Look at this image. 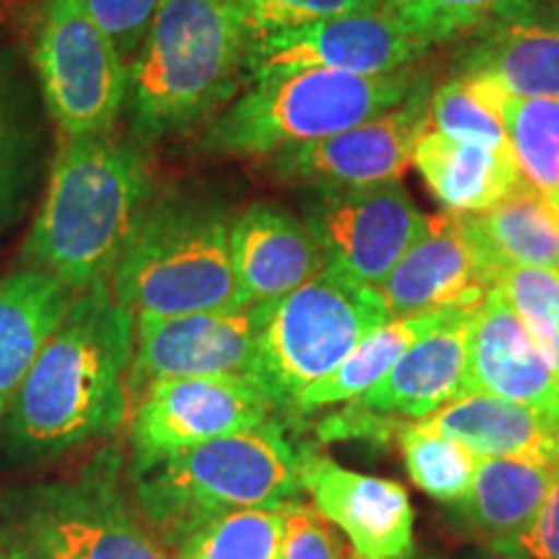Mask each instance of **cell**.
<instances>
[{"mask_svg":"<svg viewBox=\"0 0 559 559\" xmlns=\"http://www.w3.org/2000/svg\"><path fill=\"white\" fill-rule=\"evenodd\" d=\"M132 349L135 313L109 283L75 293L0 419L5 461L47 464L117 436L130 417Z\"/></svg>","mask_w":559,"mask_h":559,"instance_id":"1","label":"cell"},{"mask_svg":"<svg viewBox=\"0 0 559 559\" xmlns=\"http://www.w3.org/2000/svg\"><path fill=\"white\" fill-rule=\"evenodd\" d=\"M153 205L143 153L109 135L66 138L24 241L26 267L73 293L109 283Z\"/></svg>","mask_w":559,"mask_h":559,"instance_id":"2","label":"cell"},{"mask_svg":"<svg viewBox=\"0 0 559 559\" xmlns=\"http://www.w3.org/2000/svg\"><path fill=\"white\" fill-rule=\"evenodd\" d=\"M311 445L275 415L257 428L223 436L124 469L130 498L171 551L210 519L241 508H280L304 492L300 472Z\"/></svg>","mask_w":559,"mask_h":559,"instance_id":"3","label":"cell"},{"mask_svg":"<svg viewBox=\"0 0 559 559\" xmlns=\"http://www.w3.org/2000/svg\"><path fill=\"white\" fill-rule=\"evenodd\" d=\"M128 456L104 445L68 477L0 498V559H177L130 498Z\"/></svg>","mask_w":559,"mask_h":559,"instance_id":"4","label":"cell"},{"mask_svg":"<svg viewBox=\"0 0 559 559\" xmlns=\"http://www.w3.org/2000/svg\"><path fill=\"white\" fill-rule=\"evenodd\" d=\"M249 47L236 0H166L130 68L138 135L164 138L218 109L247 68Z\"/></svg>","mask_w":559,"mask_h":559,"instance_id":"5","label":"cell"},{"mask_svg":"<svg viewBox=\"0 0 559 559\" xmlns=\"http://www.w3.org/2000/svg\"><path fill=\"white\" fill-rule=\"evenodd\" d=\"M228 234L230 221L221 210L185 200L153 202L111 272V296L135 317L249 306L236 283Z\"/></svg>","mask_w":559,"mask_h":559,"instance_id":"6","label":"cell"},{"mask_svg":"<svg viewBox=\"0 0 559 559\" xmlns=\"http://www.w3.org/2000/svg\"><path fill=\"white\" fill-rule=\"evenodd\" d=\"M412 91L407 73L355 75L324 68L277 70L254 79L247 94L207 132V148L275 156L319 143L400 107Z\"/></svg>","mask_w":559,"mask_h":559,"instance_id":"7","label":"cell"},{"mask_svg":"<svg viewBox=\"0 0 559 559\" xmlns=\"http://www.w3.org/2000/svg\"><path fill=\"white\" fill-rule=\"evenodd\" d=\"M389 319L379 290L326 264L317 277L272 304L254 379L285 415L300 391L326 379Z\"/></svg>","mask_w":559,"mask_h":559,"instance_id":"8","label":"cell"},{"mask_svg":"<svg viewBox=\"0 0 559 559\" xmlns=\"http://www.w3.org/2000/svg\"><path fill=\"white\" fill-rule=\"evenodd\" d=\"M41 99L66 138L107 135L128 104L130 70L86 0H45L32 37Z\"/></svg>","mask_w":559,"mask_h":559,"instance_id":"9","label":"cell"},{"mask_svg":"<svg viewBox=\"0 0 559 559\" xmlns=\"http://www.w3.org/2000/svg\"><path fill=\"white\" fill-rule=\"evenodd\" d=\"M283 415L254 376L158 379L130 407V461H151Z\"/></svg>","mask_w":559,"mask_h":559,"instance_id":"10","label":"cell"},{"mask_svg":"<svg viewBox=\"0 0 559 559\" xmlns=\"http://www.w3.org/2000/svg\"><path fill=\"white\" fill-rule=\"evenodd\" d=\"M272 304L228 311L135 317V349L128 373L130 407L158 379L192 376H254L257 349Z\"/></svg>","mask_w":559,"mask_h":559,"instance_id":"11","label":"cell"},{"mask_svg":"<svg viewBox=\"0 0 559 559\" xmlns=\"http://www.w3.org/2000/svg\"><path fill=\"white\" fill-rule=\"evenodd\" d=\"M306 226L324 249L326 264L379 288L423 236L428 215L400 181L360 190H317L306 202Z\"/></svg>","mask_w":559,"mask_h":559,"instance_id":"12","label":"cell"},{"mask_svg":"<svg viewBox=\"0 0 559 559\" xmlns=\"http://www.w3.org/2000/svg\"><path fill=\"white\" fill-rule=\"evenodd\" d=\"M430 41L412 32L389 5L340 13L298 29L251 39L247 68L254 79L277 70L324 68L355 75L400 73Z\"/></svg>","mask_w":559,"mask_h":559,"instance_id":"13","label":"cell"},{"mask_svg":"<svg viewBox=\"0 0 559 559\" xmlns=\"http://www.w3.org/2000/svg\"><path fill=\"white\" fill-rule=\"evenodd\" d=\"M500 272L474 239L466 215L428 218L423 236L379 285L391 319L479 309Z\"/></svg>","mask_w":559,"mask_h":559,"instance_id":"14","label":"cell"},{"mask_svg":"<svg viewBox=\"0 0 559 559\" xmlns=\"http://www.w3.org/2000/svg\"><path fill=\"white\" fill-rule=\"evenodd\" d=\"M430 128V104L423 94L373 120L355 124L319 143L275 153V169L285 179L313 190H360L400 181L412 164L419 135Z\"/></svg>","mask_w":559,"mask_h":559,"instance_id":"15","label":"cell"},{"mask_svg":"<svg viewBox=\"0 0 559 559\" xmlns=\"http://www.w3.org/2000/svg\"><path fill=\"white\" fill-rule=\"evenodd\" d=\"M313 508L340 528L362 559H396L415 549V510L400 481L345 469L309 449L300 472Z\"/></svg>","mask_w":559,"mask_h":559,"instance_id":"16","label":"cell"},{"mask_svg":"<svg viewBox=\"0 0 559 559\" xmlns=\"http://www.w3.org/2000/svg\"><path fill=\"white\" fill-rule=\"evenodd\" d=\"M469 391L523 404L559 423L557 373L500 285L474 311L464 373V394Z\"/></svg>","mask_w":559,"mask_h":559,"instance_id":"17","label":"cell"},{"mask_svg":"<svg viewBox=\"0 0 559 559\" xmlns=\"http://www.w3.org/2000/svg\"><path fill=\"white\" fill-rule=\"evenodd\" d=\"M230 262L247 304H267L298 290L326 267L317 236L288 210L251 205L230 221Z\"/></svg>","mask_w":559,"mask_h":559,"instance_id":"18","label":"cell"},{"mask_svg":"<svg viewBox=\"0 0 559 559\" xmlns=\"http://www.w3.org/2000/svg\"><path fill=\"white\" fill-rule=\"evenodd\" d=\"M474 311L477 309L445 313L436 330L419 337L396 360L386 379L353 402L386 417L423 419L464 394L466 345Z\"/></svg>","mask_w":559,"mask_h":559,"instance_id":"19","label":"cell"},{"mask_svg":"<svg viewBox=\"0 0 559 559\" xmlns=\"http://www.w3.org/2000/svg\"><path fill=\"white\" fill-rule=\"evenodd\" d=\"M415 423L459 440L481 459H521L547 466L559 459V423L481 391L461 394Z\"/></svg>","mask_w":559,"mask_h":559,"instance_id":"20","label":"cell"},{"mask_svg":"<svg viewBox=\"0 0 559 559\" xmlns=\"http://www.w3.org/2000/svg\"><path fill=\"white\" fill-rule=\"evenodd\" d=\"M75 293L50 272L24 267L0 277V419Z\"/></svg>","mask_w":559,"mask_h":559,"instance_id":"21","label":"cell"},{"mask_svg":"<svg viewBox=\"0 0 559 559\" xmlns=\"http://www.w3.org/2000/svg\"><path fill=\"white\" fill-rule=\"evenodd\" d=\"M412 164L445 213H485L513 190L519 164L513 151H498L428 128L419 135Z\"/></svg>","mask_w":559,"mask_h":559,"instance_id":"22","label":"cell"},{"mask_svg":"<svg viewBox=\"0 0 559 559\" xmlns=\"http://www.w3.org/2000/svg\"><path fill=\"white\" fill-rule=\"evenodd\" d=\"M555 466L521 459H481L466 498L456 502V519L487 547L521 539L539 519Z\"/></svg>","mask_w":559,"mask_h":559,"instance_id":"23","label":"cell"},{"mask_svg":"<svg viewBox=\"0 0 559 559\" xmlns=\"http://www.w3.org/2000/svg\"><path fill=\"white\" fill-rule=\"evenodd\" d=\"M466 221L500 275L510 267L559 272V205L526 179L519 177L506 198Z\"/></svg>","mask_w":559,"mask_h":559,"instance_id":"24","label":"cell"},{"mask_svg":"<svg viewBox=\"0 0 559 559\" xmlns=\"http://www.w3.org/2000/svg\"><path fill=\"white\" fill-rule=\"evenodd\" d=\"M449 311L438 313H419V317H400L389 319L379 330H373L366 340L360 342L326 379H321L311 386H306L293 400L290 409L285 415L298 419L311 412L334 407L360 400L368 394L376 383L386 379V373L396 366L407 349L415 345L419 337H425L430 330H436Z\"/></svg>","mask_w":559,"mask_h":559,"instance_id":"25","label":"cell"},{"mask_svg":"<svg viewBox=\"0 0 559 559\" xmlns=\"http://www.w3.org/2000/svg\"><path fill=\"white\" fill-rule=\"evenodd\" d=\"M469 73L519 99H559V26H508L479 47Z\"/></svg>","mask_w":559,"mask_h":559,"instance_id":"26","label":"cell"},{"mask_svg":"<svg viewBox=\"0 0 559 559\" xmlns=\"http://www.w3.org/2000/svg\"><path fill=\"white\" fill-rule=\"evenodd\" d=\"M508 96L500 83L469 73L466 79L451 81L436 91L430 102V128L449 138L513 151L506 128Z\"/></svg>","mask_w":559,"mask_h":559,"instance_id":"27","label":"cell"},{"mask_svg":"<svg viewBox=\"0 0 559 559\" xmlns=\"http://www.w3.org/2000/svg\"><path fill=\"white\" fill-rule=\"evenodd\" d=\"M396 438L409 479L432 500L456 506L466 498L477 477L481 456L464 443L440 432L425 430L415 419H400Z\"/></svg>","mask_w":559,"mask_h":559,"instance_id":"28","label":"cell"},{"mask_svg":"<svg viewBox=\"0 0 559 559\" xmlns=\"http://www.w3.org/2000/svg\"><path fill=\"white\" fill-rule=\"evenodd\" d=\"M283 506L241 508L210 519L174 549L177 559H280Z\"/></svg>","mask_w":559,"mask_h":559,"instance_id":"29","label":"cell"},{"mask_svg":"<svg viewBox=\"0 0 559 559\" xmlns=\"http://www.w3.org/2000/svg\"><path fill=\"white\" fill-rule=\"evenodd\" d=\"M506 128L521 179L559 205V99H506Z\"/></svg>","mask_w":559,"mask_h":559,"instance_id":"30","label":"cell"},{"mask_svg":"<svg viewBox=\"0 0 559 559\" xmlns=\"http://www.w3.org/2000/svg\"><path fill=\"white\" fill-rule=\"evenodd\" d=\"M498 285L559 379V275L536 267H510Z\"/></svg>","mask_w":559,"mask_h":559,"instance_id":"31","label":"cell"},{"mask_svg":"<svg viewBox=\"0 0 559 559\" xmlns=\"http://www.w3.org/2000/svg\"><path fill=\"white\" fill-rule=\"evenodd\" d=\"M236 5L243 13L251 39H260L340 13L383 9L389 0H236Z\"/></svg>","mask_w":559,"mask_h":559,"instance_id":"32","label":"cell"},{"mask_svg":"<svg viewBox=\"0 0 559 559\" xmlns=\"http://www.w3.org/2000/svg\"><path fill=\"white\" fill-rule=\"evenodd\" d=\"M29 160V128L11 58L0 52V210L16 194Z\"/></svg>","mask_w":559,"mask_h":559,"instance_id":"33","label":"cell"},{"mask_svg":"<svg viewBox=\"0 0 559 559\" xmlns=\"http://www.w3.org/2000/svg\"><path fill=\"white\" fill-rule=\"evenodd\" d=\"M498 3L500 0H389V9L432 45L472 29Z\"/></svg>","mask_w":559,"mask_h":559,"instance_id":"34","label":"cell"},{"mask_svg":"<svg viewBox=\"0 0 559 559\" xmlns=\"http://www.w3.org/2000/svg\"><path fill=\"white\" fill-rule=\"evenodd\" d=\"M280 559H349L347 544L313 506L290 500L283 506Z\"/></svg>","mask_w":559,"mask_h":559,"instance_id":"35","label":"cell"},{"mask_svg":"<svg viewBox=\"0 0 559 559\" xmlns=\"http://www.w3.org/2000/svg\"><path fill=\"white\" fill-rule=\"evenodd\" d=\"M164 3L166 0H86V9L122 58H132L143 47Z\"/></svg>","mask_w":559,"mask_h":559,"instance_id":"36","label":"cell"},{"mask_svg":"<svg viewBox=\"0 0 559 559\" xmlns=\"http://www.w3.org/2000/svg\"><path fill=\"white\" fill-rule=\"evenodd\" d=\"M498 549H508L523 559H559V459L551 472V487L544 508L521 539L502 544Z\"/></svg>","mask_w":559,"mask_h":559,"instance_id":"37","label":"cell"},{"mask_svg":"<svg viewBox=\"0 0 559 559\" xmlns=\"http://www.w3.org/2000/svg\"><path fill=\"white\" fill-rule=\"evenodd\" d=\"M464 559H523L519 555H513V551L508 549H498V547H487V544H481V547L472 549L469 555H466Z\"/></svg>","mask_w":559,"mask_h":559,"instance_id":"38","label":"cell"},{"mask_svg":"<svg viewBox=\"0 0 559 559\" xmlns=\"http://www.w3.org/2000/svg\"><path fill=\"white\" fill-rule=\"evenodd\" d=\"M349 559H362V557L353 555V557H349ZM396 559H432V557H430V555H425V551H415V549H412L409 555H404V557H396Z\"/></svg>","mask_w":559,"mask_h":559,"instance_id":"39","label":"cell"},{"mask_svg":"<svg viewBox=\"0 0 559 559\" xmlns=\"http://www.w3.org/2000/svg\"><path fill=\"white\" fill-rule=\"evenodd\" d=\"M557 275H559V272H557Z\"/></svg>","mask_w":559,"mask_h":559,"instance_id":"40","label":"cell"}]
</instances>
